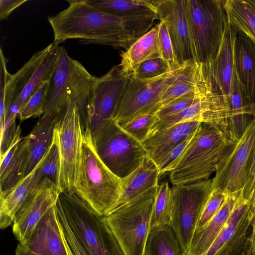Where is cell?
Returning <instances> with one entry per match:
<instances>
[{"label":"cell","instance_id":"obj_25","mask_svg":"<svg viewBox=\"0 0 255 255\" xmlns=\"http://www.w3.org/2000/svg\"><path fill=\"white\" fill-rule=\"evenodd\" d=\"M242 195V190L231 193L225 204L204 229L192 239L185 255H204L227 222Z\"/></svg>","mask_w":255,"mask_h":255},{"label":"cell","instance_id":"obj_14","mask_svg":"<svg viewBox=\"0 0 255 255\" xmlns=\"http://www.w3.org/2000/svg\"><path fill=\"white\" fill-rule=\"evenodd\" d=\"M158 19L165 22L179 65L196 62L186 19V0H153Z\"/></svg>","mask_w":255,"mask_h":255},{"label":"cell","instance_id":"obj_29","mask_svg":"<svg viewBox=\"0 0 255 255\" xmlns=\"http://www.w3.org/2000/svg\"><path fill=\"white\" fill-rule=\"evenodd\" d=\"M49 49L50 44L35 53L17 72L10 74L5 88V111L18 99Z\"/></svg>","mask_w":255,"mask_h":255},{"label":"cell","instance_id":"obj_24","mask_svg":"<svg viewBox=\"0 0 255 255\" xmlns=\"http://www.w3.org/2000/svg\"><path fill=\"white\" fill-rule=\"evenodd\" d=\"M35 168L25 176L3 197H0V227L5 229L11 226L16 214L26 200L37 190Z\"/></svg>","mask_w":255,"mask_h":255},{"label":"cell","instance_id":"obj_35","mask_svg":"<svg viewBox=\"0 0 255 255\" xmlns=\"http://www.w3.org/2000/svg\"><path fill=\"white\" fill-rule=\"evenodd\" d=\"M173 201L171 188L168 182L158 185L153 207L150 229L170 225L172 211Z\"/></svg>","mask_w":255,"mask_h":255},{"label":"cell","instance_id":"obj_27","mask_svg":"<svg viewBox=\"0 0 255 255\" xmlns=\"http://www.w3.org/2000/svg\"><path fill=\"white\" fill-rule=\"evenodd\" d=\"M229 100L232 111L228 138L237 142L244 132L255 113V104L246 98L234 72Z\"/></svg>","mask_w":255,"mask_h":255},{"label":"cell","instance_id":"obj_18","mask_svg":"<svg viewBox=\"0 0 255 255\" xmlns=\"http://www.w3.org/2000/svg\"><path fill=\"white\" fill-rule=\"evenodd\" d=\"M201 123H180L149 133L141 142L147 157L158 167L161 160L176 146L192 135Z\"/></svg>","mask_w":255,"mask_h":255},{"label":"cell","instance_id":"obj_31","mask_svg":"<svg viewBox=\"0 0 255 255\" xmlns=\"http://www.w3.org/2000/svg\"><path fill=\"white\" fill-rule=\"evenodd\" d=\"M144 255H184L180 243L170 225L150 229Z\"/></svg>","mask_w":255,"mask_h":255},{"label":"cell","instance_id":"obj_12","mask_svg":"<svg viewBox=\"0 0 255 255\" xmlns=\"http://www.w3.org/2000/svg\"><path fill=\"white\" fill-rule=\"evenodd\" d=\"M97 78L79 61L71 58L61 46L56 68L49 81L43 115L61 111L74 92L95 81Z\"/></svg>","mask_w":255,"mask_h":255},{"label":"cell","instance_id":"obj_28","mask_svg":"<svg viewBox=\"0 0 255 255\" xmlns=\"http://www.w3.org/2000/svg\"><path fill=\"white\" fill-rule=\"evenodd\" d=\"M61 46L53 42L50 44L49 50L41 62L30 80L25 87L16 101L5 113L18 116V113L32 94L46 81H50L58 60Z\"/></svg>","mask_w":255,"mask_h":255},{"label":"cell","instance_id":"obj_5","mask_svg":"<svg viewBox=\"0 0 255 255\" xmlns=\"http://www.w3.org/2000/svg\"><path fill=\"white\" fill-rule=\"evenodd\" d=\"M224 0H186V14L196 62L212 64L229 23Z\"/></svg>","mask_w":255,"mask_h":255},{"label":"cell","instance_id":"obj_34","mask_svg":"<svg viewBox=\"0 0 255 255\" xmlns=\"http://www.w3.org/2000/svg\"><path fill=\"white\" fill-rule=\"evenodd\" d=\"M248 200L241 197L229 219L204 255H218L230 242L249 207Z\"/></svg>","mask_w":255,"mask_h":255},{"label":"cell","instance_id":"obj_6","mask_svg":"<svg viewBox=\"0 0 255 255\" xmlns=\"http://www.w3.org/2000/svg\"><path fill=\"white\" fill-rule=\"evenodd\" d=\"M158 186L106 216L125 255H144Z\"/></svg>","mask_w":255,"mask_h":255},{"label":"cell","instance_id":"obj_32","mask_svg":"<svg viewBox=\"0 0 255 255\" xmlns=\"http://www.w3.org/2000/svg\"><path fill=\"white\" fill-rule=\"evenodd\" d=\"M225 6L229 23L255 43V10L247 0H226Z\"/></svg>","mask_w":255,"mask_h":255},{"label":"cell","instance_id":"obj_22","mask_svg":"<svg viewBox=\"0 0 255 255\" xmlns=\"http://www.w3.org/2000/svg\"><path fill=\"white\" fill-rule=\"evenodd\" d=\"M158 30L157 24L121 54L118 66L123 75L130 76L143 62L161 57Z\"/></svg>","mask_w":255,"mask_h":255},{"label":"cell","instance_id":"obj_46","mask_svg":"<svg viewBox=\"0 0 255 255\" xmlns=\"http://www.w3.org/2000/svg\"><path fill=\"white\" fill-rule=\"evenodd\" d=\"M59 225H60V223H59ZM60 229H61V232H62V236H63V240H64V243H65V247H66V250H67V253H68V255H74L72 253L71 249H70L68 245V243L66 240V239L65 238V236L64 235V234H63V232L62 231V230L61 229V227L60 226Z\"/></svg>","mask_w":255,"mask_h":255},{"label":"cell","instance_id":"obj_7","mask_svg":"<svg viewBox=\"0 0 255 255\" xmlns=\"http://www.w3.org/2000/svg\"><path fill=\"white\" fill-rule=\"evenodd\" d=\"M92 138L100 159L121 179L138 168L147 156L141 142L126 132L114 119L103 124Z\"/></svg>","mask_w":255,"mask_h":255},{"label":"cell","instance_id":"obj_11","mask_svg":"<svg viewBox=\"0 0 255 255\" xmlns=\"http://www.w3.org/2000/svg\"><path fill=\"white\" fill-rule=\"evenodd\" d=\"M129 78L121 73L118 65L97 78L84 122V129H88L91 136L106 121L115 118Z\"/></svg>","mask_w":255,"mask_h":255},{"label":"cell","instance_id":"obj_8","mask_svg":"<svg viewBox=\"0 0 255 255\" xmlns=\"http://www.w3.org/2000/svg\"><path fill=\"white\" fill-rule=\"evenodd\" d=\"M212 189V179L174 185L171 188L173 206L170 225L184 255L189 250L197 222Z\"/></svg>","mask_w":255,"mask_h":255},{"label":"cell","instance_id":"obj_9","mask_svg":"<svg viewBox=\"0 0 255 255\" xmlns=\"http://www.w3.org/2000/svg\"><path fill=\"white\" fill-rule=\"evenodd\" d=\"M231 118L229 98L217 91L210 77L192 105L178 113L157 121L149 133L178 123L198 122L219 128L228 137Z\"/></svg>","mask_w":255,"mask_h":255},{"label":"cell","instance_id":"obj_2","mask_svg":"<svg viewBox=\"0 0 255 255\" xmlns=\"http://www.w3.org/2000/svg\"><path fill=\"white\" fill-rule=\"evenodd\" d=\"M235 143L219 128L201 123L172 164L169 170L171 183L184 185L209 179L220 159Z\"/></svg>","mask_w":255,"mask_h":255},{"label":"cell","instance_id":"obj_30","mask_svg":"<svg viewBox=\"0 0 255 255\" xmlns=\"http://www.w3.org/2000/svg\"><path fill=\"white\" fill-rule=\"evenodd\" d=\"M105 13L118 16L156 14L153 0H85Z\"/></svg>","mask_w":255,"mask_h":255},{"label":"cell","instance_id":"obj_1","mask_svg":"<svg viewBox=\"0 0 255 255\" xmlns=\"http://www.w3.org/2000/svg\"><path fill=\"white\" fill-rule=\"evenodd\" d=\"M69 6L48 20L54 42L75 39L86 44H100L126 50L152 27L156 14L118 16L100 10L85 0H67Z\"/></svg>","mask_w":255,"mask_h":255},{"label":"cell","instance_id":"obj_13","mask_svg":"<svg viewBox=\"0 0 255 255\" xmlns=\"http://www.w3.org/2000/svg\"><path fill=\"white\" fill-rule=\"evenodd\" d=\"M178 70L147 80L130 76L114 118L117 123L123 125L144 114L172 82Z\"/></svg>","mask_w":255,"mask_h":255},{"label":"cell","instance_id":"obj_20","mask_svg":"<svg viewBox=\"0 0 255 255\" xmlns=\"http://www.w3.org/2000/svg\"><path fill=\"white\" fill-rule=\"evenodd\" d=\"M237 32V30L229 23L217 58L212 64L206 65L216 89L229 98L235 72L233 47Z\"/></svg>","mask_w":255,"mask_h":255},{"label":"cell","instance_id":"obj_38","mask_svg":"<svg viewBox=\"0 0 255 255\" xmlns=\"http://www.w3.org/2000/svg\"><path fill=\"white\" fill-rule=\"evenodd\" d=\"M157 121L158 119L154 114H142L129 122L119 125L126 132L141 142L148 136Z\"/></svg>","mask_w":255,"mask_h":255},{"label":"cell","instance_id":"obj_3","mask_svg":"<svg viewBox=\"0 0 255 255\" xmlns=\"http://www.w3.org/2000/svg\"><path fill=\"white\" fill-rule=\"evenodd\" d=\"M122 180L102 161L95 149L91 133L83 129L81 160L75 193L99 215L108 216L117 202Z\"/></svg>","mask_w":255,"mask_h":255},{"label":"cell","instance_id":"obj_40","mask_svg":"<svg viewBox=\"0 0 255 255\" xmlns=\"http://www.w3.org/2000/svg\"><path fill=\"white\" fill-rule=\"evenodd\" d=\"M158 39L161 57L167 63L171 71H175L181 66L175 55L171 41L164 21L158 23Z\"/></svg>","mask_w":255,"mask_h":255},{"label":"cell","instance_id":"obj_21","mask_svg":"<svg viewBox=\"0 0 255 255\" xmlns=\"http://www.w3.org/2000/svg\"><path fill=\"white\" fill-rule=\"evenodd\" d=\"M159 177L158 167L146 156L138 168L121 179V194L111 213L151 188L158 185Z\"/></svg>","mask_w":255,"mask_h":255},{"label":"cell","instance_id":"obj_45","mask_svg":"<svg viewBox=\"0 0 255 255\" xmlns=\"http://www.w3.org/2000/svg\"><path fill=\"white\" fill-rule=\"evenodd\" d=\"M27 0H0V19H5L14 9L27 1Z\"/></svg>","mask_w":255,"mask_h":255},{"label":"cell","instance_id":"obj_39","mask_svg":"<svg viewBox=\"0 0 255 255\" xmlns=\"http://www.w3.org/2000/svg\"><path fill=\"white\" fill-rule=\"evenodd\" d=\"M170 71L167 63L160 57L143 62L130 76L139 80H147L158 77Z\"/></svg>","mask_w":255,"mask_h":255},{"label":"cell","instance_id":"obj_4","mask_svg":"<svg viewBox=\"0 0 255 255\" xmlns=\"http://www.w3.org/2000/svg\"><path fill=\"white\" fill-rule=\"evenodd\" d=\"M56 208L88 255H125L107 221L75 193H60Z\"/></svg>","mask_w":255,"mask_h":255},{"label":"cell","instance_id":"obj_44","mask_svg":"<svg viewBox=\"0 0 255 255\" xmlns=\"http://www.w3.org/2000/svg\"><path fill=\"white\" fill-rule=\"evenodd\" d=\"M243 197L250 202L249 212L255 221V156L248 180L242 189Z\"/></svg>","mask_w":255,"mask_h":255},{"label":"cell","instance_id":"obj_36","mask_svg":"<svg viewBox=\"0 0 255 255\" xmlns=\"http://www.w3.org/2000/svg\"><path fill=\"white\" fill-rule=\"evenodd\" d=\"M231 193L220 188H212L197 222L193 238L198 235L218 213Z\"/></svg>","mask_w":255,"mask_h":255},{"label":"cell","instance_id":"obj_33","mask_svg":"<svg viewBox=\"0 0 255 255\" xmlns=\"http://www.w3.org/2000/svg\"><path fill=\"white\" fill-rule=\"evenodd\" d=\"M60 169V154L57 130L55 128L52 143L39 163L36 166L35 175L41 184L48 178L58 189Z\"/></svg>","mask_w":255,"mask_h":255},{"label":"cell","instance_id":"obj_26","mask_svg":"<svg viewBox=\"0 0 255 255\" xmlns=\"http://www.w3.org/2000/svg\"><path fill=\"white\" fill-rule=\"evenodd\" d=\"M62 110L53 114L42 115L28 134L29 159L26 176L38 165L51 145Z\"/></svg>","mask_w":255,"mask_h":255},{"label":"cell","instance_id":"obj_47","mask_svg":"<svg viewBox=\"0 0 255 255\" xmlns=\"http://www.w3.org/2000/svg\"><path fill=\"white\" fill-rule=\"evenodd\" d=\"M254 116L255 117V113Z\"/></svg>","mask_w":255,"mask_h":255},{"label":"cell","instance_id":"obj_43","mask_svg":"<svg viewBox=\"0 0 255 255\" xmlns=\"http://www.w3.org/2000/svg\"><path fill=\"white\" fill-rule=\"evenodd\" d=\"M192 135L176 146L161 160L157 167L159 176L165 173L169 172L172 164L187 146Z\"/></svg>","mask_w":255,"mask_h":255},{"label":"cell","instance_id":"obj_17","mask_svg":"<svg viewBox=\"0 0 255 255\" xmlns=\"http://www.w3.org/2000/svg\"><path fill=\"white\" fill-rule=\"evenodd\" d=\"M20 125L17 127L12 141L0 158V197L4 196L25 176L29 159V137H21Z\"/></svg>","mask_w":255,"mask_h":255},{"label":"cell","instance_id":"obj_15","mask_svg":"<svg viewBox=\"0 0 255 255\" xmlns=\"http://www.w3.org/2000/svg\"><path fill=\"white\" fill-rule=\"evenodd\" d=\"M60 193L55 184L46 178L26 200L12 224V232L19 243L30 237L42 217L56 204Z\"/></svg>","mask_w":255,"mask_h":255},{"label":"cell","instance_id":"obj_41","mask_svg":"<svg viewBox=\"0 0 255 255\" xmlns=\"http://www.w3.org/2000/svg\"><path fill=\"white\" fill-rule=\"evenodd\" d=\"M0 134L3 131L5 113V88L10 73L6 69L7 60L4 56L2 49L0 50Z\"/></svg>","mask_w":255,"mask_h":255},{"label":"cell","instance_id":"obj_10","mask_svg":"<svg viewBox=\"0 0 255 255\" xmlns=\"http://www.w3.org/2000/svg\"><path fill=\"white\" fill-rule=\"evenodd\" d=\"M255 156V117L239 140L223 155L216 165L212 188L233 193L243 189Z\"/></svg>","mask_w":255,"mask_h":255},{"label":"cell","instance_id":"obj_16","mask_svg":"<svg viewBox=\"0 0 255 255\" xmlns=\"http://www.w3.org/2000/svg\"><path fill=\"white\" fill-rule=\"evenodd\" d=\"M15 255H68L56 204L42 217L30 237L18 244Z\"/></svg>","mask_w":255,"mask_h":255},{"label":"cell","instance_id":"obj_23","mask_svg":"<svg viewBox=\"0 0 255 255\" xmlns=\"http://www.w3.org/2000/svg\"><path fill=\"white\" fill-rule=\"evenodd\" d=\"M201 63L188 62L179 69L172 82L144 114H154L182 96L195 91Z\"/></svg>","mask_w":255,"mask_h":255},{"label":"cell","instance_id":"obj_37","mask_svg":"<svg viewBox=\"0 0 255 255\" xmlns=\"http://www.w3.org/2000/svg\"><path fill=\"white\" fill-rule=\"evenodd\" d=\"M49 87V81L45 82L29 98L18 113L20 121L43 115Z\"/></svg>","mask_w":255,"mask_h":255},{"label":"cell","instance_id":"obj_19","mask_svg":"<svg viewBox=\"0 0 255 255\" xmlns=\"http://www.w3.org/2000/svg\"><path fill=\"white\" fill-rule=\"evenodd\" d=\"M235 72L242 91L255 104V43L245 33L238 31L233 47Z\"/></svg>","mask_w":255,"mask_h":255},{"label":"cell","instance_id":"obj_42","mask_svg":"<svg viewBox=\"0 0 255 255\" xmlns=\"http://www.w3.org/2000/svg\"><path fill=\"white\" fill-rule=\"evenodd\" d=\"M58 220L68 245L74 255H88L69 227L62 213L57 209Z\"/></svg>","mask_w":255,"mask_h":255}]
</instances>
